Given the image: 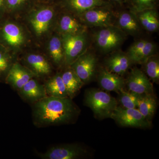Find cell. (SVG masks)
Listing matches in <instances>:
<instances>
[{
	"mask_svg": "<svg viewBox=\"0 0 159 159\" xmlns=\"http://www.w3.org/2000/svg\"><path fill=\"white\" fill-rule=\"evenodd\" d=\"M76 111L71 98L47 96L34 102L33 115L36 124L44 126L68 122Z\"/></svg>",
	"mask_w": 159,
	"mask_h": 159,
	"instance_id": "cell-1",
	"label": "cell"
},
{
	"mask_svg": "<svg viewBox=\"0 0 159 159\" xmlns=\"http://www.w3.org/2000/svg\"><path fill=\"white\" fill-rule=\"evenodd\" d=\"M85 104L100 119L111 118L118 106L116 99L103 91L93 89L87 92Z\"/></svg>",
	"mask_w": 159,
	"mask_h": 159,
	"instance_id": "cell-2",
	"label": "cell"
},
{
	"mask_svg": "<svg viewBox=\"0 0 159 159\" xmlns=\"http://www.w3.org/2000/svg\"><path fill=\"white\" fill-rule=\"evenodd\" d=\"M126 35L114 25L100 28L94 34V41L100 52L107 54L119 49L126 39Z\"/></svg>",
	"mask_w": 159,
	"mask_h": 159,
	"instance_id": "cell-3",
	"label": "cell"
},
{
	"mask_svg": "<svg viewBox=\"0 0 159 159\" xmlns=\"http://www.w3.org/2000/svg\"><path fill=\"white\" fill-rule=\"evenodd\" d=\"M111 7V4L95 7L80 16L86 25L89 27L101 28L114 25L116 19Z\"/></svg>",
	"mask_w": 159,
	"mask_h": 159,
	"instance_id": "cell-4",
	"label": "cell"
},
{
	"mask_svg": "<svg viewBox=\"0 0 159 159\" xmlns=\"http://www.w3.org/2000/svg\"><path fill=\"white\" fill-rule=\"evenodd\" d=\"M86 33L85 31L76 34H62L61 41L67 64L73 63L85 48L87 41Z\"/></svg>",
	"mask_w": 159,
	"mask_h": 159,
	"instance_id": "cell-5",
	"label": "cell"
},
{
	"mask_svg": "<svg viewBox=\"0 0 159 159\" xmlns=\"http://www.w3.org/2000/svg\"><path fill=\"white\" fill-rule=\"evenodd\" d=\"M111 118L122 126L147 128L151 126L150 121L137 108H125L117 106Z\"/></svg>",
	"mask_w": 159,
	"mask_h": 159,
	"instance_id": "cell-6",
	"label": "cell"
},
{
	"mask_svg": "<svg viewBox=\"0 0 159 159\" xmlns=\"http://www.w3.org/2000/svg\"><path fill=\"white\" fill-rule=\"evenodd\" d=\"M71 65L76 74L84 83L89 82L96 74L97 59L94 54L86 53L80 56Z\"/></svg>",
	"mask_w": 159,
	"mask_h": 159,
	"instance_id": "cell-7",
	"label": "cell"
},
{
	"mask_svg": "<svg viewBox=\"0 0 159 159\" xmlns=\"http://www.w3.org/2000/svg\"><path fill=\"white\" fill-rule=\"evenodd\" d=\"M127 87L129 92L144 95L153 93V85L144 72L138 68L131 70L127 80Z\"/></svg>",
	"mask_w": 159,
	"mask_h": 159,
	"instance_id": "cell-8",
	"label": "cell"
},
{
	"mask_svg": "<svg viewBox=\"0 0 159 159\" xmlns=\"http://www.w3.org/2000/svg\"><path fill=\"white\" fill-rule=\"evenodd\" d=\"M84 153V150L81 146L68 145L52 147L39 155L43 159H74L82 156Z\"/></svg>",
	"mask_w": 159,
	"mask_h": 159,
	"instance_id": "cell-9",
	"label": "cell"
},
{
	"mask_svg": "<svg viewBox=\"0 0 159 159\" xmlns=\"http://www.w3.org/2000/svg\"><path fill=\"white\" fill-rule=\"evenodd\" d=\"M132 62L126 53L121 51H115L106 61L107 70L120 76L127 72Z\"/></svg>",
	"mask_w": 159,
	"mask_h": 159,
	"instance_id": "cell-10",
	"label": "cell"
},
{
	"mask_svg": "<svg viewBox=\"0 0 159 159\" xmlns=\"http://www.w3.org/2000/svg\"><path fill=\"white\" fill-rule=\"evenodd\" d=\"M34 75L32 72L19 64L16 63L9 69L6 77V81L12 87L19 90Z\"/></svg>",
	"mask_w": 159,
	"mask_h": 159,
	"instance_id": "cell-11",
	"label": "cell"
},
{
	"mask_svg": "<svg viewBox=\"0 0 159 159\" xmlns=\"http://www.w3.org/2000/svg\"><path fill=\"white\" fill-rule=\"evenodd\" d=\"M116 26L126 34L136 35L141 31V26L134 11H124L120 12L116 20Z\"/></svg>",
	"mask_w": 159,
	"mask_h": 159,
	"instance_id": "cell-12",
	"label": "cell"
},
{
	"mask_svg": "<svg viewBox=\"0 0 159 159\" xmlns=\"http://www.w3.org/2000/svg\"><path fill=\"white\" fill-rule=\"evenodd\" d=\"M99 82L102 89L107 91L120 92L125 86V80L122 76L102 70L99 73Z\"/></svg>",
	"mask_w": 159,
	"mask_h": 159,
	"instance_id": "cell-13",
	"label": "cell"
},
{
	"mask_svg": "<svg viewBox=\"0 0 159 159\" xmlns=\"http://www.w3.org/2000/svg\"><path fill=\"white\" fill-rule=\"evenodd\" d=\"M24 99L32 102H37L47 97L44 86L40 84L35 80L30 79L19 90Z\"/></svg>",
	"mask_w": 159,
	"mask_h": 159,
	"instance_id": "cell-14",
	"label": "cell"
},
{
	"mask_svg": "<svg viewBox=\"0 0 159 159\" xmlns=\"http://www.w3.org/2000/svg\"><path fill=\"white\" fill-rule=\"evenodd\" d=\"M54 15V10L49 8L40 9L35 13L31 22L37 34L40 35L48 31Z\"/></svg>",
	"mask_w": 159,
	"mask_h": 159,
	"instance_id": "cell-15",
	"label": "cell"
},
{
	"mask_svg": "<svg viewBox=\"0 0 159 159\" xmlns=\"http://www.w3.org/2000/svg\"><path fill=\"white\" fill-rule=\"evenodd\" d=\"M64 3L66 8L79 15L95 7L111 4L105 0H64Z\"/></svg>",
	"mask_w": 159,
	"mask_h": 159,
	"instance_id": "cell-16",
	"label": "cell"
},
{
	"mask_svg": "<svg viewBox=\"0 0 159 159\" xmlns=\"http://www.w3.org/2000/svg\"><path fill=\"white\" fill-rule=\"evenodd\" d=\"M140 25L146 31L155 32L158 30V14L156 9H148L135 12Z\"/></svg>",
	"mask_w": 159,
	"mask_h": 159,
	"instance_id": "cell-17",
	"label": "cell"
},
{
	"mask_svg": "<svg viewBox=\"0 0 159 159\" xmlns=\"http://www.w3.org/2000/svg\"><path fill=\"white\" fill-rule=\"evenodd\" d=\"M47 96L58 98H69L61 75L59 74L52 77L44 85Z\"/></svg>",
	"mask_w": 159,
	"mask_h": 159,
	"instance_id": "cell-18",
	"label": "cell"
},
{
	"mask_svg": "<svg viewBox=\"0 0 159 159\" xmlns=\"http://www.w3.org/2000/svg\"><path fill=\"white\" fill-rule=\"evenodd\" d=\"M61 76L68 97L72 99L79 92L84 83L72 68L64 72Z\"/></svg>",
	"mask_w": 159,
	"mask_h": 159,
	"instance_id": "cell-19",
	"label": "cell"
},
{
	"mask_svg": "<svg viewBox=\"0 0 159 159\" xmlns=\"http://www.w3.org/2000/svg\"><path fill=\"white\" fill-rule=\"evenodd\" d=\"M3 36L9 44L13 47L21 45L24 36L18 26L13 23H7L2 29Z\"/></svg>",
	"mask_w": 159,
	"mask_h": 159,
	"instance_id": "cell-20",
	"label": "cell"
},
{
	"mask_svg": "<svg viewBox=\"0 0 159 159\" xmlns=\"http://www.w3.org/2000/svg\"><path fill=\"white\" fill-rule=\"evenodd\" d=\"M59 28L63 34H76L85 31L84 27L75 18L65 15L59 21Z\"/></svg>",
	"mask_w": 159,
	"mask_h": 159,
	"instance_id": "cell-21",
	"label": "cell"
},
{
	"mask_svg": "<svg viewBox=\"0 0 159 159\" xmlns=\"http://www.w3.org/2000/svg\"><path fill=\"white\" fill-rule=\"evenodd\" d=\"M27 61L35 74L47 75L51 72V66L49 62L41 55L30 54L27 57Z\"/></svg>",
	"mask_w": 159,
	"mask_h": 159,
	"instance_id": "cell-22",
	"label": "cell"
},
{
	"mask_svg": "<svg viewBox=\"0 0 159 159\" xmlns=\"http://www.w3.org/2000/svg\"><path fill=\"white\" fill-rule=\"evenodd\" d=\"M152 94L143 95L138 107L139 111L150 121L157 107L156 101Z\"/></svg>",
	"mask_w": 159,
	"mask_h": 159,
	"instance_id": "cell-23",
	"label": "cell"
},
{
	"mask_svg": "<svg viewBox=\"0 0 159 159\" xmlns=\"http://www.w3.org/2000/svg\"><path fill=\"white\" fill-rule=\"evenodd\" d=\"M157 50L155 44L147 41L144 47L139 52L129 57L132 63L143 64L146 59L155 55Z\"/></svg>",
	"mask_w": 159,
	"mask_h": 159,
	"instance_id": "cell-24",
	"label": "cell"
},
{
	"mask_svg": "<svg viewBox=\"0 0 159 159\" xmlns=\"http://www.w3.org/2000/svg\"><path fill=\"white\" fill-rule=\"evenodd\" d=\"M49 49L52 59L55 63L60 64L65 59L62 41L59 37H54L50 40Z\"/></svg>",
	"mask_w": 159,
	"mask_h": 159,
	"instance_id": "cell-25",
	"label": "cell"
},
{
	"mask_svg": "<svg viewBox=\"0 0 159 159\" xmlns=\"http://www.w3.org/2000/svg\"><path fill=\"white\" fill-rule=\"evenodd\" d=\"M119 101L123 107L125 108L134 109L138 108L139 103L143 95L127 92L124 90L120 91Z\"/></svg>",
	"mask_w": 159,
	"mask_h": 159,
	"instance_id": "cell-26",
	"label": "cell"
},
{
	"mask_svg": "<svg viewBox=\"0 0 159 159\" xmlns=\"http://www.w3.org/2000/svg\"><path fill=\"white\" fill-rule=\"evenodd\" d=\"M142 64L144 65L146 75L153 82H158L159 80V61L158 58L153 55L148 57Z\"/></svg>",
	"mask_w": 159,
	"mask_h": 159,
	"instance_id": "cell-27",
	"label": "cell"
},
{
	"mask_svg": "<svg viewBox=\"0 0 159 159\" xmlns=\"http://www.w3.org/2000/svg\"><path fill=\"white\" fill-rule=\"evenodd\" d=\"M130 6L131 10L134 12L156 8L158 0H126Z\"/></svg>",
	"mask_w": 159,
	"mask_h": 159,
	"instance_id": "cell-28",
	"label": "cell"
},
{
	"mask_svg": "<svg viewBox=\"0 0 159 159\" xmlns=\"http://www.w3.org/2000/svg\"><path fill=\"white\" fill-rule=\"evenodd\" d=\"M10 67L9 57L4 52L0 51V77L8 72Z\"/></svg>",
	"mask_w": 159,
	"mask_h": 159,
	"instance_id": "cell-29",
	"label": "cell"
},
{
	"mask_svg": "<svg viewBox=\"0 0 159 159\" xmlns=\"http://www.w3.org/2000/svg\"><path fill=\"white\" fill-rule=\"evenodd\" d=\"M147 42V40H139L135 42L132 44L129 47L128 50V52L126 53L129 57H130L139 52L144 47Z\"/></svg>",
	"mask_w": 159,
	"mask_h": 159,
	"instance_id": "cell-30",
	"label": "cell"
},
{
	"mask_svg": "<svg viewBox=\"0 0 159 159\" xmlns=\"http://www.w3.org/2000/svg\"><path fill=\"white\" fill-rule=\"evenodd\" d=\"M6 5L9 9L19 8L25 2L26 0H6Z\"/></svg>",
	"mask_w": 159,
	"mask_h": 159,
	"instance_id": "cell-31",
	"label": "cell"
},
{
	"mask_svg": "<svg viewBox=\"0 0 159 159\" xmlns=\"http://www.w3.org/2000/svg\"><path fill=\"white\" fill-rule=\"evenodd\" d=\"M105 1H107L110 3H116L118 4H121L126 1V0H105Z\"/></svg>",
	"mask_w": 159,
	"mask_h": 159,
	"instance_id": "cell-32",
	"label": "cell"
},
{
	"mask_svg": "<svg viewBox=\"0 0 159 159\" xmlns=\"http://www.w3.org/2000/svg\"><path fill=\"white\" fill-rule=\"evenodd\" d=\"M4 2H5V0H0V10L4 6Z\"/></svg>",
	"mask_w": 159,
	"mask_h": 159,
	"instance_id": "cell-33",
	"label": "cell"
}]
</instances>
